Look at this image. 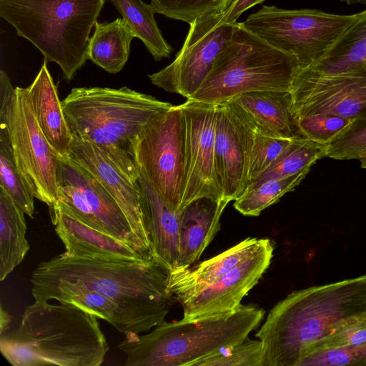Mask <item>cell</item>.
Returning <instances> with one entry per match:
<instances>
[{"label": "cell", "instance_id": "5", "mask_svg": "<svg viewBox=\"0 0 366 366\" xmlns=\"http://www.w3.org/2000/svg\"><path fill=\"white\" fill-rule=\"evenodd\" d=\"M105 0H0V16L69 81L88 59L90 34Z\"/></svg>", "mask_w": 366, "mask_h": 366}, {"label": "cell", "instance_id": "24", "mask_svg": "<svg viewBox=\"0 0 366 366\" xmlns=\"http://www.w3.org/2000/svg\"><path fill=\"white\" fill-rule=\"evenodd\" d=\"M134 36L121 18L97 22L89 39L88 59L111 74L121 71L127 63Z\"/></svg>", "mask_w": 366, "mask_h": 366}, {"label": "cell", "instance_id": "43", "mask_svg": "<svg viewBox=\"0 0 366 366\" xmlns=\"http://www.w3.org/2000/svg\"><path fill=\"white\" fill-rule=\"evenodd\" d=\"M359 160L361 163V167L366 169V152L362 155Z\"/></svg>", "mask_w": 366, "mask_h": 366}, {"label": "cell", "instance_id": "12", "mask_svg": "<svg viewBox=\"0 0 366 366\" xmlns=\"http://www.w3.org/2000/svg\"><path fill=\"white\" fill-rule=\"evenodd\" d=\"M69 159L90 173L112 196L152 253L142 210L139 170L129 152L120 147H99L73 137Z\"/></svg>", "mask_w": 366, "mask_h": 366}, {"label": "cell", "instance_id": "23", "mask_svg": "<svg viewBox=\"0 0 366 366\" xmlns=\"http://www.w3.org/2000/svg\"><path fill=\"white\" fill-rule=\"evenodd\" d=\"M264 239L247 238L221 254L167 276V290L178 301L215 282L251 256Z\"/></svg>", "mask_w": 366, "mask_h": 366}, {"label": "cell", "instance_id": "15", "mask_svg": "<svg viewBox=\"0 0 366 366\" xmlns=\"http://www.w3.org/2000/svg\"><path fill=\"white\" fill-rule=\"evenodd\" d=\"M254 136L252 127L229 102L218 104L214 157L224 199L235 200L247 189Z\"/></svg>", "mask_w": 366, "mask_h": 366}, {"label": "cell", "instance_id": "8", "mask_svg": "<svg viewBox=\"0 0 366 366\" xmlns=\"http://www.w3.org/2000/svg\"><path fill=\"white\" fill-rule=\"evenodd\" d=\"M357 14L263 6L241 24L274 48L294 56L300 68L318 60L354 22Z\"/></svg>", "mask_w": 366, "mask_h": 366}, {"label": "cell", "instance_id": "40", "mask_svg": "<svg viewBox=\"0 0 366 366\" xmlns=\"http://www.w3.org/2000/svg\"><path fill=\"white\" fill-rule=\"evenodd\" d=\"M264 1L266 0H235L230 7L222 14V21L226 23H235L242 14Z\"/></svg>", "mask_w": 366, "mask_h": 366}, {"label": "cell", "instance_id": "14", "mask_svg": "<svg viewBox=\"0 0 366 366\" xmlns=\"http://www.w3.org/2000/svg\"><path fill=\"white\" fill-rule=\"evenodd\" d=\"M180 105L185 120V170L179 210L201 197L224 199L217 183L214 157L218 104L187 99Z\"/></svg>", "mask_w": 366, "mask_h": 366}, {"label": "cell", "instance_id": "6", "mask_svg": "<svg viewBox=\"0 0 366 366\" xmlns=\"http://www.w3.org/2000/svg\"><path fill=\"white\" fill-rule=\"evenodd\" d=\"M300 69L297 59L237 22L209 74L190 99L220 104L257 91L290 92Z\"/></svg>", "mask_w": 366, "mask_h": 366}, {"label": "cell", "instance_id": "13", "mask_svg": "<svg viewBox=\"0 0 366 366\" xmlns=\"http://www.w3.org/2000/svg\"><path fill=\"white\" fill-rule=\"evenodd\" d=\"M290 93L297 118L322 113L352 120L365 117L366 62L335 74L300 68Z\"/></svg>", "mask_w": 366, "mask_h": 366}, {"label": "cell", "instance_id": "31", "mask_svg": "<svg viewBox=\"0 0 366 366\" xmlns=\"http://www.w3.org/2000/svg\"><path fill=\"white\" fill-rule=\"evenodd\" d=\"M0 187L31 218L35 198L16 164L6 128H0Z\"/></svg>", "mask_w": 366, "mask_h": 366}, {"label": "cell", "instance_id": "10", "mask_svg": "<svg viewBox=\"0 0 366 366\" xmlns=\"http://www.w3.org/2000/svg\"><path fill=\"white\" fill-rule=\"evenodd\" d=\"M5 127L16 164L34 197L49 207L54 206L61 159L41 131L25 88L16 87Z\"/></svg>", "mask_w": 366, "mask_h": 366}, {"label": "cell", "instance_id": "39", "mask_svg": "<svg viewBox=\"0 0 366 366\" xmlns=\"http://www.w3.org/2000/svg\"><path fill=\"white\" fill-rule=\"evenodd\" d=\"M16 88L11 85L7 74L0 71V127L6 124L8 112L14 99Z\"/></svg>", "mask_w": 366, "mask_h": 366}, {"label": "cell", "instance_id": "7", "mask_svg": "<svg viewBox=\"0 0 366 366\" xmlns=\"http://www.w3.org/2000/svg\"><path fill=\"white\" fill-rule=\"evenodd\" d=\"M61 104L73 137L127 150L134 136L173 107L127 86L73 88Z\"/></svg>", "mask_w": 366, "mask_h": 366}, {"label": "cell", "instance_id": "27", "mask_svg": "<svg viewBox=\"0 0 366 366\" xmlns=\"http://www.w3.org/2000/svg\"><path fill=\"white\" fill-rule=\"evenodd\" d=\"M49 300L75 305L108 322L124 335L129 332L139 334L148 332L138 320L114 301L94 292H57L49 295L44 302Z\"/></svg>", "mask_w": 366, "mask_h": 366}, {"label": "cell", "instance_id": "9", "mask_svg": "<svg viewBox=\"0 0 366 366\" xmlns=\"http://www.w3.org/2000/svg\"><path fill=\"white\" fill-rule=\"evenodd\" d=\"M128 151L155 191L179 211L185 170V120L181 105H173L144 127L130 140Z\"/></svg>", "mask_w": 366, "mask_h": 366}, {"label": "cell", "instance_id": "22", "mask_svg": "<svg viewBox=\"0 0 366 366\" xmlns=\"http://www.w3.org/2000/svg\"><path fill=\"white\" fill-rule=\"evenodd\" d=\"M25 91L37 124L48 142L61 159L69 160L73 136L46 61Z\"/></svg>", "mask_w": 366, "mask_h": 366}, {"label": "cell", "instance_id": "35", "mask_svg": "<svg viewBox=\"0 0 366 366\" xmlns=\"http://www.w3.org/2000/svg\"><path fill=\"white\" fill-rule=\"evenodd\" d=\"M366 152V116L353 120L327 146V157L337 160L359 159Z\"/></svg>", "mask_w": 366, "mask_h": 366}, {"label": "cell", "instance_id": "41", "mask_svg": "<svg viewBox=\"0 0 366 366\" xmlns=\"http://www.w3.org/2000/svg\"><path fill=\"white\" fill-rule=\"evenodd\" d=\"M12 317L1 305L0 308V335L9 330Z\"/></svg>", "mask_w": 366, "mask_h": 366}, {"label": "cell", "instance_id": "4", "mask_svg": "<svg viewBox=\"0 0 366 366\" xmlns=\"http://www.w3.org/2000/svg\"><path fill=\"white\" fill-rule=\"evenodd\" d=\"M264 311L241 305L236 310L155 327L143 335H124L119 349L127 366H193L219 350L244 341L262 320Z\"/></svg>", "mask_w": 366, "mask_h": 366}, {"label": "cell", "instance_id": "1", "mask_svg": "<svg viewBox=\"0 0 366 366\" xmlns=\"http://www.w3.org/2000/svg\"><path fill=\"white\" fill-rule=\"evenodd\" d=\"M167 276L154 259L109 261L64 252L37 265L31 273V292L40 302L57 292L98 293L114 301L149 332L165 322L173 302Z\"/></svg>", "mask_w": 366, "mask_h": 366}, {"label": "cell", "instance_id": "16", "mask_svg": "<svg viewBox=\"0 0 366 366\" xmlns=\"http://www.w3.org/2000/svg\"><path fill=\"white\" fill-rule=\"evenodd\" d=\"M273 249L270 240L264 239L251 256L219 280L179 300L183 309V319L199 318L239 307L243 297L257 284L268 268Z\"/></svg>", "mask_w": 366, "mask_h": 366}, {"label": "cell", "instance_id": "21", "mask_svg": "<svg viewBox=\"0 0 366 366\" xmlns=\"http://www.w3.org/2000/svg\"><path fill=\"white\" fill-rule=\"evenodd\" d=\"M229 202L201 197L179 210V257L173 272L189 268L199 259L219 230L222 214Z\"/></svg>", "mask_w": 366, "mask_h": 366}, {"label": "cell", "instance_id": "28", "mask_svg": "<svg viewBox=\"0 0 366 366\" xmlns=\"http://www.w3.org/2000/svg\"><path fill=\"white\" fill-rule=\"evenodd\" d=\"M134 37L140 39L156 61L169 57L172 48L163 37L151 4L142 0H111Z\"/></svg>", "mask_w": 366, "mask_h": 366}, {"label": "cell", "instance_id": "42", "mask_svg": "<svg viewBox=\"0 0 366 366\" xmlns=\"http://www.w3.org/2000/svg\"><path fill=\"white\" fill-rule=\"evenodd\" d=\"M340 1L345 2L348 5H352L355 4H366V0H340Z\"/></svg>", "mask_w": 366, "mask_h": 366}, {"label": "cell", "instance_id": "11", "mask_svg": "<svg viewBox=\"0 0 366 366\" xmlns=\"http://www.w3.org/2000/svg\"><path fill=\"white\" fill-rule=\"evenodd\" d=\"M222 14L194 20L174 60L149 74L151 82L166 92L189 99L211 71L214 62L230 40L237 22L222 21Z\"/></svg>", "mask_w": 366, "mask_h": 366}, {"label": "cell", "instance_id": "19", "mask_svg": "<svg viewBox=\"0 0 366 366\" xmlns=\"http://www.w3.org/2000/svg\"><path fill=\"white\" fill-rule=\"evenodd\" d=\"M228 102L255 132L290 140L305 137L293 111L290 92H251L235 96Z\"/></svg>", "mask_w": 366, "mask_h": 366}, {"label": "cell", "instance_id": "2", "mask_svg": "<svg viewBox=\"0 0 366 366\" xmlns=\"http://www.w3.org/2000/svg\"><path fill=\"white\" fill-rule=\"evenodd\" d=\"M366 314V274L294 291L256 334L262 366H297L312 345L347 320Z\"/></svg>", "mask_w": 366, "mask_h": 366}, {"label": "cell", "instance_id": "29", "mask_svg": "<svg viewBox=\"0 0 366 366\" xmlns=\"http://www.w3.org/2000/svg\"><path fill=\"white\" fill-rule=\"evenodd\" d=\"M327 146L307 137L293 139L271 166L252 182L247 189L269 179L285 178L310 169L317 160L327 157Z\"/></svg>", "mask_w": 366, "mask_h": 366}, {"label": "cell", "instance_id": "32", "mask_svg": "<svg viewBox=\"0 0 366 366\" xmlns=\"http://www.w3.org/2000/svg\"><path fill=\"white\" fill-rule=\"evenodd\" d=\"M156 13L190 24L207 16L224 13L235 0H150Z\"/></svg>", "mask_w": 366, "mask_h": 366}, {"label": "cell", "instance_id": "33", "mask_svg": "<svg viewBox=\"0 0 366 366\" xmlns=\"http://www.w3.org/2000/svg\"><path fill=\"white\" fill-rule=\"evenodd\" d=\"M263 345L246 338L197 361L193 366H262Z\"/></svg>", "mask_w": 366, "mask_h": 366}, {"label": "cell", "instance_id": "37", "mask_svg": "<svg viewBox=\"0 0 366 366\" xmlns=\"http://www.w3.org/2000/svg\"><path fill=\"white\" fill-rule=\"evenodd\" d=\"M312 365L366 366V342L312 352L303 357L297 366Z\"/></svg>", "mask_w": 366, "mask_h": 366}, {"label": "cell", "instance_id": "34", "mask_svg": "<svg viewBox=\"0 0 366 366\" xmlns=\"http://www.w3.org/2000/svg\"><path fill=\"white\" fill-rule=\"evenodd\" d=\"M352 119L332 114H315L298 118L302 134L315 142L329 144L352 124Z\"/></svg>", "mask_w": 366, "mask_h": 366}, {"label": "cell", "instance_id": "26", "mask_svg": "<svg viewBox=\"0 0 366 366\" xmlns=\"http://www.w3.org/2000/svg\"><path fill=\"white\" fill-rule=\"evenodd\" d=\"M366 62V9L333 45L307 69L320 74L346 71Z\"/></svg>", "mask_w": 366, "mask_h": 366}, {"label": "cell", "instance_id": "20", "mask_svg": "<svg viewBox=\"0 0 366 366\" xmlns=\"http://www.w3.org/2000/svg\"><path fill=\"white\" fill-rule=\"evenodd\" d=\"M138 181L153 258L169 274L176 269L179 257V211L155 191L139 170Z\"/></svg>", "mask_w": 366, "mask_h": 366}, {"label": "cell", "instance_id": "18", "mask_svg": "<svg viewBox=\"0 0 366 366\" xmlns=\"http://www.w3.org/2000/svg\"><path fill=\"white\" fill-rule=\"evenodd\" d=\"M54 229L71 256L119 262H139L148 259L124 242L72 217L57 207H49Z\"/></svg>", "mask_w": 366, "mask_h": 366}, {"label": "cell", "instance_id": "38", "mask_svg": "<svg viewBox=\"0 0 366 366\" xmlns=\"http://www.w3.org/2000/svg\"><path fill=\"white\" fill-rule=\"evenodd\" d=\"M365 342H366V314L352 317L342 322L330 335L312 345L306 355L317 350L355 346Z\"/></svg>", "mask_w": 366, "mask_h": 366}, {"label": "cell", "instance_id": "30", "mask_svg": "<svg viewBox=\"0 0 366 366\" xmlns=\"http://www.w3.org/2000/svg\"><path fill=\"white\" fill-rule=\"evenodd\" d=\"M310 169L281 179L267 180L247 189L234 200V207L245 216H258L267 207L276 203L285 194L292 191Z\"/></svg>", "mask_w": 366, "mask_h": 366}, {"label": "cell", "instance_id": "3", "mask_svg": "<svg viewBox=\"0 0 366 366\" xmlns=\"http://www.w3.org/2000/svg\"><path fill=\"white\" fill-rule=\"evenodd\" d=\"M97 318L71 304L34 302L0 335L1 353L13 366H99L109 346Z\"/></svg>", "mask_w": 366, "mask_h": 366}, {"label": "cell", "instance_id": "17", "mask_svg": "<svg viewBox=\"0 0 366 366\" xmlns=\"http://www.w3.org/2000/svg\"><path fill=\"white\" fill-rule=\"evenodd\" d=\"M59 182L76 187L82 194L89 212L86 224L113 236L145 257L154 259L151 250L135 233L120 206L90 173L70 159H60Z\"/></svg>", "mask_w": 366, "mask_h": 366}, {"label": "cell", "instance_id": "36", "mask_svg": "<svg viewBox=\"0 0 366 366\" xmlns=\"http://www.w3.org/2000/svg\"><path fill=\"white\" fill-rule=\"evenodd\" d=\"M292 140L274 138L254 132L247 187L271 166Z\"/></svg>", "mask_w": 366, "mask_h": 366}, {"label": "cell", "instance_id": "25", "mask_svg": "<svg viewBox=\"0 0 366 366\" xmlns=\"http://www.w3.org/2000/svg\"><path fill=\"white\" fill-rule=\"evenodd\" d=\"M24 212L0 187V280L24 259L29 249Z\"/></svg>", "mask_w": 366, "mask_h": 366}]
</instances>
